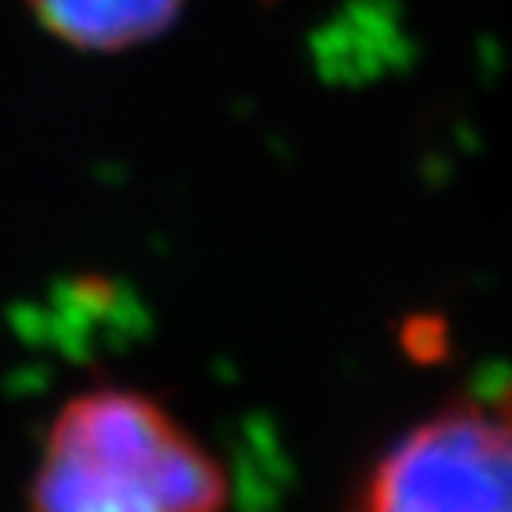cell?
Listing matches in <instances>:
<instances>
[{"instance_id": "3957f363", "label": "cell", "mask_w": 512, "mask_h": 512, "mask_svg": "<svg viewBox=\"0 0 512 512\" xmlns=\"http://www.w3.org/2000/svg\"><path fill=\"white\" fill-rule=\"evenodd\" d=\"M185 0H32V11L61 40L82 50H125L153 40Z\"/></svg>"}, {"instance_id": "7a4b0ae2", "label": "cell", "mask_w": 512, "mask_h": 512, "mask_svg": "<svg viewBox=\"0 0 512 512\" xmlns=\"http://www.w3.org/2000/svg\"><path fill=\"white\" fill-rule=\"evenodd\" d=\"M352 512H512V384L416 424Z\"/></svg>"}, {"instance_id": "6da1fadb", "label": "cell", "mask_w": 512, "mask_h": 512, "mask_svg": "<svg viewBox=\"0 0 512 512\" xmlns=\"http://www.w3.org/2000/svg\"><path fill=\"white\" fill-rule=\"evenodd\" d=\"M228 480L168 409L121 388L57 413L32 477V512H221Z\"/></svg>"}]
</instances>
